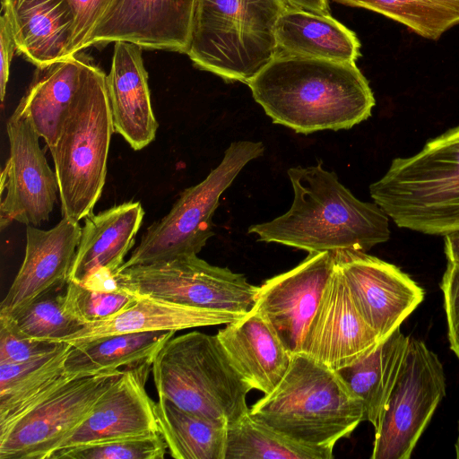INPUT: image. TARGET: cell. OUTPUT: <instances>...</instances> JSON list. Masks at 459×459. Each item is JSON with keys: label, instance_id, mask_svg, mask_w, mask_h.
Wrapping results in <instances>:
<instances>
[{"label": "cell", "instance_id": "38", "mask_svg": "<svg viewBox=\"0 0 459 459\" xmlns=\"http://www.w3.org/2000/svg\"><path fill=\"white\" fill-rule=\"evenodd\" d=\"M16 43L7 15L3 13L0 19V99L3 102L9 79L11 61Z\"/></svg>", "mask_w": 459, "mask_h": 459}, {"label": "cell", "instance_id": "32", "mask_svg": "<svg viewBox=\"0 0 459 459\" xmlns=\"http://www.w3.org/2000/svg\"><path fill=\"white\" fill-rule=\"evenodd\" d=\"M65 290L48 292L16 311L0 315L22 334L41 341L63 342L85 325L65 308Z\"/></svg>", "mask_w": 459, "mask_h": 459}, {"label": "cell", "instance_id": "22", "mask_svg": "<svg viewBox=\"0 0 459 459\" xmlns=\"http://www.w3.org/2000/svg\"><path fill=\"white\" fill-rule=\"evenodd\" d=\"M144 216L140 202H126L85 217L68 281L82 283L91 274H117L134 245Z\"/></svg>", "mask_w": 459, "mask_h": 459}, {"label": "cell", "instance_id": "23", "mask_svg": "<svg viewBox=\"0 0 459 459\" xmlns=\"http://www.w3.org/2000/svg\"><path fill=\"white\" fill-rule=\"evenodd\" d=\"M245 315L198 308L167 300L139 297L138 301L115 317L85 325L63 342L71 345L121 333L152 331L178 332L195 327L227 325Z\"/></svg>", "mask_w": 459, "mask_h": 459}, {"label": "cell", "instance_id": "5", "mask_svg": "<svg viewBox=\"0 0 459 459\" xmlns=\"http://www.w3.org/2000/svg\"><path fill=\"white\" fill-rule=\"evenodd\" d=\"M115 132L107 75L85 62L82 81L50 151L63 217H87L106 180L109 143Z\"/></svg>", "mask_w": 459, "mask_h": 459}, {"label": "cell", "instance_id": "24", "mask_svg": "<svg viewBox=\"0 0 459 459\" xmlns=\"http://www.w3.org/2000/svg\"><path fill=\"white\" fill-rule=\"evenodd\" d=\"M276 56L356 63L360 42L331 14L286 5L275 26Z\"/></svg>", "mask_w": 459, "mask_h": 459}, {"label": "cell", "instance_id": "33", "mask_svg": "<svg viewBox=\"0 0 459 459\" xmlns=\"http://www.w3.org/2000/svg\"><path fill=\"white\" fill-rule=\"evenodd\" d=\"M138 299V296L120 287L116 290L102 291L68 281L65 308L84 325H90L115 317L134 305Z\"/></svg>", "mask_w": 459, "mask_h": 459}, {"label": "cell", "instance_id": "28", "mask_svg": "<svg viewBox=\"0 0 459 459\" xmlns=\"http://www.w3.org/2000/svg\"><path fill=\"white\" fill-rule=\"evenodd\" d=\"M175 333H128L72 345L65 361V371L84 376L152 359L155 353Z\"/></svg>", "mask_w": 459, "mask_h": 459}, {"label": "cell", "instance_id": "2", "mask_svg": "<svg viewBox=\"0 0 459 459\" xmlns=\"http://www.w3.org/2000/svg\"><path fill=\"white\" fill-rule=\"evenodd\" d=\"M294 197L284 214L251 225L258 241L314 252H366L390 238L389 220L377 204L355 197L319 162L288 170Z\"/></svg>", "mask_w": 459, "mask_h": 459}, {"label": "cell", "instance_id": "30", "mask_svg": "<svg viewBox=\"0 0 459 459\" xmlns=\"http://www.w3.org/2000/svg\"><path fill=\"white\" fill-rule=\"evenodd\" d=\"M333 450L295 441L248 412L228 426L225 459H332Z\"/></svg>", "mask_w": 459, "mask_h": 459}, {"label": "cell", "instance_id": "26", "mask_svg": "<svg viewBox=\"0 0 459 459\" xmlns=\"http://www.w3.org/2000/svg\"><path fill=\"white\" fill-rule=\"evenodd\" d=\"M84 60L74 56L42 69L17 108L51 151L81 84Z\"/></svg>", "mask_w": 459, "mask_h": 459}, {"label": "cell", "instance_id": "1", "mask_svg": "<svg viewBox=\"0 0 459 459\" xmlns=\"http://www.w3.org/2000/svg\"><path fill=\"white\" fill-rule=\"evenodd\" d=\"M247 84L273 123L305 134L351 128L376 104L356 63L275 56Z\"/></svg>", "mask_w": 459, "mask_h": 459}, {"label": "cell", "instance_id": "4", "mask_svg": "<svg viewBox=\"0 0 459 459\" xmlns=\"http://www.w3.org/2000/svg\"><path fill=\"white\" fill-rule=\"evenodd\" d=\"M369 193L400 228L443 236L458 230L459 126L415 155L394 159Z\"/></svg>", "mask_w": 459, "mask_h": 459}, {"label": "cell", "instance_id": "8", "mask_svg": "<svg viewBox=\"0 0 459 459\" xmlns=\"http://www.w3.org/2000/svg\"><path fill=\"white\" fill-rule=\"evenodd\" d=\"M264 151L261 142L244 140L230 143L221 163L202 182L185 189L169 213L146 230L118 272L134 265L197 255L214 234L212 216L221 195L242 169L262 156Z\"/></svg>", "mask_w": 459, "mask_h": 459}, {"label": "cell", "instance_id": "25", "mask_svg": "<svg viewBox=\"0 0 459 459\" xmlns=\"http://www.w3.org/2000/svg\"><path fill=\"white\" fill-rule=\"evenodd\" d=\"M72 345L22 363H0V431L76 376L65 371Z\"/></svg>", "mask_w": 459, "mask_h": 459}, {"label": "cell", "instance_id": "21", "mask_svg": "<svg viewBox=\"0 0 459 459\" xmlns=\"http://www.w3.org/2000/svg\"><path fill=\"white\" fill-rule=\"evenodd\" d=\"M16 48L44 69L72 56L74 15L67 0H3Z\"/></svg>", "mask_w": 459, "mask_h": 459}, {"label": "cell", "instance_id": "41", "mask_svg": "<svg viewBox=\"0 0 459 459\" xmlns=\"http://www.w3.org/2000/svg\"><path fill=\"white\" fill-rule=\"evenodd\" d=\"M455 449L456 458L459 459V423H458V437H457L456 442L455 444Z\"/></svg>", "mask_w": 459, "mask_h": 459}, {"label": "cell", "instance_id": "20", "mask_svg": "<svg viewBox=\"0 0 459 459\" xmlns=\"http://www.w3.org/2000/svg\"><path fill=\"white\" fill-rule=\"evenodd\" d=\"M229 359L252 388L272 393L285 376L292 355L270 323L253 309L216 334Z\"/></svg>", "mask_w": 459, "mask_h": 459}, {"label": "cell", "instance_id": "15", "mask_svg": "<svg viewBox=\"0 0 459 459\" xmlns=\"http://www.w3.org/2000/svg\"><path fill=\"white\" fill-rule=\"evenodd\" d=\"M333 267V252L308 253L299 264L258 287L254 309L270 323L291 355L300 353Z\"/></svg>", "mask_w": 459, "mask_h": 459}, {"label": "cell", "instance_id": "31", "mask_svg": "<svg viewBox=\"0 0 459 459\" xmlns=\"http://www.w3.org/2000/svg\"><path fill=\"white\" fill-rule=\"evenodd\" d=\"M388 17L420 35L437 40L459 24V0H333Z\"/></svg>", "mask_w": 459, "mask_h": 459}, {"label": "cell", "instance_id": "35", "mask_svg": "<svg viewBox=\"0 0 459 459\" xmlns=\"http://www.w3.org/2000/svg\"><path fill=\"white\" fill-rule=\"evenodd\" d=\"M63 342L41 341L19 333L4 317H0V363L30 361L57 350Z\"/></svg>", "mask_w": 459, "mask_h": 459}, {"label": "cell", "instance_id": "19", "mask_svg": "<svg viewBox=\"0 0 459 459\" xmlns=\"http://www.w3.org/2000/svg\"><path fill=\"white\" fill-rule=\"evenodd\" d=\"M142 53L143 48L138 45L115 42L111 68L107 75L115 132L135 151L154 140L159 126Z\"/></svg>", "mask_w": 459, "mask_h": 459}, {"label": "cell", "instance_id": "10", "mask_svg": "<svg viewBox=\"0 0 459 459\" xmlns=\"http://www.w3.org/2000/svg\"><path fill=\"white\" fill-rule=\"evenodd\" d=\"M446 394L437 356L410 337L396 381L375 429L371 459H409Z\"/></svg>", "mask_w": 459, "mask_h": 459}, {"label": "cell", "instance_id": "17", "mask_svg": "<svg viewBox=\"0 0 459 459\" xmlns=\"http://www.w3.org/2000/svg\"><path fill=\"white\" fill-rule=\"evenodd\" d=\"M152 363V359H148L125 368L100 397L88 417L54 453L160 432L156 403L145 388Z\"/></svg>", "mask_w": 459, "mask_h": 459}, {"label": "cell", "instance_id": "7", "mask_svg": "<svg viewBox=\"0 0 459 459\" xmlns=\"http://www.w3.org/2000/svg\"><path fill=\"white\" fill-rule=\"evenodd\" d=\"M283 0H198L189 48L199 69L247 83L276 56Z\"/></svg>", "mask_w": 459, "mask_h": 459}, {"label": "cell", "instance_id": "36", "mask_svg": "<svg viewBox=\"0 0 459 459\" xmlns=\"http://www.w3.org/2000/svg\"><path fill=\"white\" fill-rule=\"evenodd\" d=\"M450 349L459 359V264L447 262L440 282Z\"/></svg>", "mask_w": 459, "mask_h": 459}, {"label": "cell", "instance_id": "14", "mask_svg": "<svg viewBox=\"0 0 459 459\" xmlns=\"http://www.w3.org/2000/svg\"><path fill=\"white\" fill-rule=\"evenodd\" d=\"M198 0H112L83 48L117 41L186 54Z\"/></svg>", "mask_w": 459, "mask_h": 459}, {"label": "cell", "instance_id": "3", "mask_svg": "<svg viewBox=\"0 0 459 459\" xmlns=\"http://www.w3.org/2000/svg\"><path fill=\"white\" fill-rule=\"evenodd\" d=\"M249 413L295 441L331 449L364 420L361 401L337 372L302 353L292 355L280 384Z\"/></svg>", "mask_w": 459, "mask_h": 459}, {"label": "cell", "instance_id": "18", "mask_svg": "<svg viewBox=\"0 0 459 459\" xmlns=\"http://www.w3.org/2000/svg\"><path fill=\"white\" fill-rule=\"evenodd\" d=\"M82 232L79 221L63 217L48 230L26 228L23 262L0 305L8 315L67 283Z\"/></svg>", "mask_w": 459, "mask_h": 459}, {"label": "cell", "instance_id": "39", "mask_svg": "<svg viewBox=\"0 0 459 459\" xmlns=\"http://www.w3.org/2000/svg\"><path fill=\"white\" fill-rule=\"evenodd\" d=\"M287 5L319 14H330L328 0H283Z\"/></svg>", "mask_w": 459, "mask_h": 459}, {"label": "cell", "instance_id": "16", "mask_svg": "<svg viewBox=\"0 0 459 459\" xmlns=\"http://www.w3.org/2000/svg\"><path fill=\"white\" fill-rule=\"evenodd\" d=\"M380 342L357 309L334 264L300 353L336 371L368 354Z\"/></svg>", "mask_w": 459, "mask_h": 459}, {"label": "cell", "instance_id": "40", "mask_svg": "<svg viewBox=\"0 0 459 459\" xmlns=\"http://www.w3.org/2000/svg\"><path fill=\"white\" fill-rule=\"evenodd\" d=\"M445 252L448 262L459 264V229L445 235Z\"/></svg>", "mask_w": 459, "mask_h": 459}, {"label": "cell", "instance_id": "37", "mask_svg": "<svg viewBox=\"0 0 459 459\" xmlns=\"http://www.w3.org/2000/svg\"><path fill=\"white\" fill-rule=\"evenodd\" d=\"M74 15L72 56L83 48L88 36L105 13L112 0H67Z\"/></svg>", "mask_w": 459, "mask_h": 459}, {"label": "cell", "instance_id": "27", "mask_svg": "<svg viewBox=\"0 0 459 459\" xmlns=\"http://www.w3.org/2000/svg\"><path fill=\"white\" fill-rule=\"evenodd\" d=\"M410 337L400 327L368 354L336 370L347 387L361 401L364 420L378 425L385 402L396 381Z\"/></svg>", "mask_w": 459, "mask_h": 459}, {"label": "cell", "instance_id": "34", "mask_svg": "<svg viewBox=\"0 0 459 459\" xmlns=\"http://www.w3.org/2000/svg\"><path fill=\"white\" fill-rule=\"evenodd\" d=\"M167 449L156 432L58 451L49 459H163Z\"/></svg>", "mask_w": 459, "mask_h": 459}, {"label": "cell", "instance_id": "9", "mask_svg": "<svg viewBox=\"0 0 459 459\" xmlns=\"http://www.w3.org/2000/svg\"><path fill=\"white\" fill-rule=\"evenodd\" d=\"M116 277L120 288L138 297L240 315L255 308L258 293V286L243 274L212 265L197 255L131 266Z\"/></svg>", "mask_w": 459, "mask_h": 459}, {"label": "cell", "instance_id": "29", "mask_svg": "<svg viewBox=\"0 0 459 459\" xmlns=\"http://www.w3.org/2000/svg\"><path fill=\"white\" fill-rule=\"evenodd\" d=\"M159 431L176 459H225L228 426L180 409L170 401L156 403Z\"/></svg>", "mask_w": 459, "mask_h": 459}, {"label": "cell", "instance_id": "12", "mask_svg": "<svg viewBox=\"0 0 459 459\" xmlns=\"http://www.w3.org/2000/svg\"><path fill=\"white\" fill-rule=\"evenodd\" d=\"M10 156L1 174L0 228L13 221L39 225L48 221L58 193L56 172L39 146V135L18 108L6 123Z\"/></svg>", "mask_w": 459, "mask_h": 459}, {"label": "cell", "instance_id": "13", "mask_svg": "<svg viewBox=\"0 0 459 459\" xmlns=\"http://www.w3.org/2000/svg\"><path fill=\"white\" fill-rule=\"evenodd\" d=\"M333 256L357 309L381 341L424 299L423 289L394 264L360 251L338 250Z\"/></svg>", "mask_w": 459, "mask_h": 459}, {"label": "cell", "instance_id": "11", "mask_svg": "<svg viewBox=\"0 0 459 459\" xmlns=\"http://www.w3.org/2000/svg\"><path fill=\"white\" fill-rule=\"evenodd\" d=\"M124 369L79 375L0 431V459H48Z\"/></svg>", "mask_w": 459, "mask_h": 459}, {"label": "cell", "instance_id": "6", "mask_svg": "<svg viewBox=\"0 0 459 459\" xmlns=\"http://www.w3.org/2000/svg\"><path fill=\"white\" fill-rule=\"evenodd\" d=\"M159 398L227 426L249 412L252 388L236 370L217 335L192 331L172 336L152 363Z\"/></svg>", "mask_w": 459, "mask_h": 459}]
</instances>
